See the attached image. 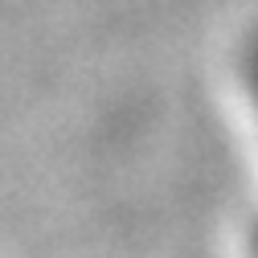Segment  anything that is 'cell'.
<instances>
[{"label": "cell", "instance_id": "6da1fadb", "mask_svg": "<svg viewBox=\"0 0 258 258\" xmlns=\"http://www.w3.org/2000/svg\"><path fill=\"white\" fill-rule=\"evenodd\" d=\"M250 86H254V103H258V45L250 49Z\"/></svg>", "mask_w": 258, "mask_h": 258}, {"label": "cell", "instance_id": "7a4b0ae2", "mask_svg": "<svg viewBox=\"0 0 258 258\" xmlns=\"http://www.w3.org/2000/svg\"><path fill=\"white\" fill-rule=\"evenodd\" d=\"M254 258H258V234H254Z\"/></svg>", "mask_w": 258, "mask_h": 258}]
</instances>
